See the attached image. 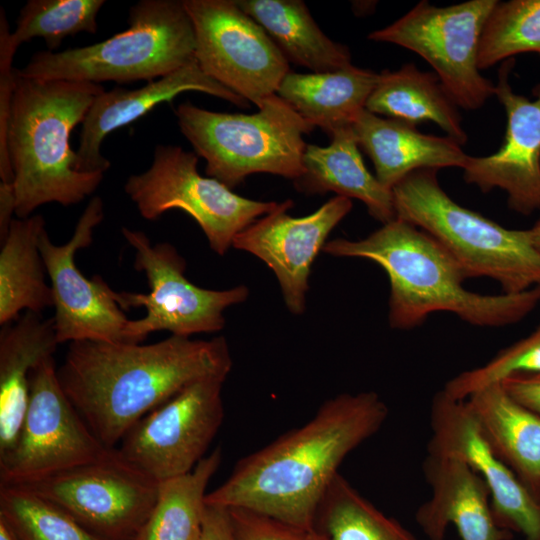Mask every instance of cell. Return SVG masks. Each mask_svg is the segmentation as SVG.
Here are the masks:
<instances>
[{
    "mask_svg": "<svg viewBox=\"0 0 540 540\" xmlns=\"http://www.w3.org/2000/svg\"><path fill=\"white\" fill-rule=\"evenodd\" d=\"M325 253L378 264L390 284L388 322L409 330L435 312H450L479 327L515 324L540 304V285L516 294L467 290L461 268L429 234L398 218L359 240L326 242Z\"/></svg>",
    "mask_w": 540,
    "mask_h": 540,
    "instance_id": "cell-3",
    "label": "cell"
},
{
    "mask_svg": "<svg viewBox=\"0 0 540 540\" xmlns=\"http://www.w3.org/2000/svg\"><path fill=\"white\" fill-rule=\"evenodd\" d=\"M530 231L533 243L540 252V219L530 228Z\"/></svg>",
    "mask_w": 540,
    "mask_h": 540,
    "instance_id": "cell-40",
    "label": "cell"
},
{
    "mask_svg": "<svg viewBox=\"0 0 540 540\" xmlns=\"http://www.w3.org/2000/svg\"><path fill=\"white\" fill-rule=\"evenodd\" d=\"M104 0H28L19 11L11 39L16 48L33 38H42L49 51L75 34H95L97 15Z\"/></svg>",
    "mask_w": 540,
    "mask_h": 540,
    "instance_id": "cell-33",
    "label": "cell"
},
{
    "mask_svg": "<svg viewBox=\"0 0 540 540\" xmlns=\"http://www.w3.org/2000/svg\"><path fill=\"white\" fill-rule=\"evenodd\" d=\"M62 389L54 356L30 375L29 402L14 448L0 459V485H20L108 456Z\"/></svg>",
    "mask_w": 540,
    "mask_h": 540,
    "instance_id": "cell-12",
    "label": "cell"
},
{
    "mask_svg": "<svg viewBox=\"0 0 540 540\" xmlns=\"http://www.w3.org/2000/svg\"><path fill=\"white\" fill-rule=\"evenodd\" d=\"M388 413L374 391L330 398L305 424L240 459L207 493L206 504L246 509L310 531L343 460L381 429Z\"/></svg>",
    "mask_w": 540,
    "mask_h": 540,
    "instance_id": "cell-1",
    "label": "cell"
},
{
    "mask_svg": "<svg viewBox=\"0 0 540 540\" xmlns=\"http://www.w3.org/2000/svg\"><path fill=\"white\" fill-rule=\"evenodd\" d=\"M326 147L307 145L303 174L294 181L305 194L334 192L360 200L383 224L396 219L392 190L386 189L365 166L352 127L340 129Z\"/></svg>",
    "mask_w": 540,
    "mask_h": 540,
    "instance_id": "cell-24",
    "label": "cell"
},
{
    "mask_svg": "<svg viewBox=\"0 0 540 540\" xmlns=\"http://www.w3.org/2000/svg\"><path fill=\"white\" fill-rule=\"evenodd\" d=\"M11 486L49 501L104 540H137L159 482L115 448L103 459Z\"/></svg>",
    "mask_w": 540,
    "mask_h": 540,
    "instance_id": "cell-11",
    "label": "cell"
},
{
    "mask_svg": "<svg viewBox=\"0 0 540 540\" xmlns=\"http://www.w3.org/2000/svg\"><path fill=\"white\" fill-rule=\"evenodd\" d=\"M513 65V58L502 63L494 93L506 112L504 141L491 155H468L462 170L467 183L485 193L499 188L513 211L531 215L540 209V84L533 100L515 93Z\"/></svg>",
    "mask_w": 540,
    "mask_h": 540,
    "instance_id": "cell-18",
    "label": "cell"
},
{
    "mask_svg": "<svg viewBox=\"0 0 540 540\" xmlns=\"http://www.w3.org/2000/svg\"><path fill=\"white\" fill-rule=\"evenodd\" d=\"M222 456L218 446L190 472L159 482L156 503L137 540H198L207 507L206 489Z\"/></svg>",
    "mask_w": 540,
    "mask_h": 540,
    "instance_id": "cell-29",
    "label": "cell"
},
{
    "mask_svg": "<svg viewBox=\"0 0 540 540\" xmlns=\"http://www.w3.org/2000/svg\"><path fill=\"white\" fill-rule=\"evenodd\" d=\"M59 342L53 318L25 311L0 331V459L15 446L27 410L30 375L54 356Z\"/></svg>",
    "mask_w": 540,
    "mask_h": 540,
    "instance_id": "cell-22",
    "label": "cell"
},
{
    "mask_svg": "<svg viewBox=\"0 0 540 540\" xmlns=\"http://www.w3.org/2000/svg\"><path fill=\"white\" fill-rule=\"evenodd\" d=\"M428 454L464 461L487 484L497 525L519 533L523 540H540L538 500L491 450L464 400L442 389L432 398Z\"/></svg>",
    "mask_w": 540,
    "mask_h": 540,
    "instance_id": "cell-16",
    "label": "cell"
},
{
    "mask_svg": "<svg viewBox=\"0 0 540 540\" xmlns=\"http://www.w3.org/2000/svg\"><path fill=\"white\" fill-rule=\"evenodd\" d=\"M365 109L414 126L431 121L459 144L467 141L458 106L436 74L420 71L412 63L379 73Z\"/></svg>",
    "mask_w": 540,
    "mask_h": 540,
    "instance_id": "cell-26",
    "label": "cell"
},
{
    "mask_svg": "<svg viewBox=\"0 0 540 540\" xmlns=\"http://www.w3.org/2000/svg\"><path fill=\"white\" fill-rule=\"evenodd\" d=\"M227 510L235 540H306L308 531L246 509Z\"/></svg>",
    "mask_w": 540,
    "mask_h": 540,
    "instance_id": "cell-36",
    "label": "cell"
},
{
    "mask_svg": "<svg viewBox=\"0 0 540 540\" xmlns=\"http://www.w3.org/2000/svg\"><path fill=\"white\" fill-rule=\"evenodd\" d=\"M378 79L379 73L354 65L323 73L290 71L276 94L303 119L331 136L352 127Z\"/></svg>",
    "mask_w": 540,
    "mask_h": 540,
    "instance_id": "cell-25",
    "label": "cell"
},
{
    "mask_svg": "<svg viewBox=\"0 0 540 540\" xmlns=\"http://www.w3.org/2000/svg\"><path fill=\"white\" fill-rule=\"evenodd\" d=\"M104 91L101 84L29 78L16 69L7 149L17 218L51 202L76 205L98 188L104 173L77 170L70 136Z\"/></svg>",
    "mask_w": 540,
    "mask_h": 540,
    "instance_id": "cell-4",
    "label": "cell"
},
{
    "mask_svg": "<svg viewBox=\"0 0 540 540\" xmlns=\"http://www.w3.org/2000/svg\"><path fill=\"white\" fill-rule=\"evenodd\" d=\"M0 520L16 540H104L49 501L0 485Z\"/></svg>",
    "mask_w": 540,
    "mask_h": 540,
    "instance_id": "cell-32",
    "label": "cell"
},
{
    "mask_svg": "<svg viewBox=\"0 0 540 540\" xmlns=\"http://www.w3.org/2000/svg\"><path fill=\"white\" fill-rule=\"evenodd\" d=\"M306 540H329V539L324 533L314 528L307 532Z\"/></svg>",
    "mask_w": 540,
    "mask_h": 540,
    "instance_id": "cell-42",
    "label": "cell"
},
{
    "mask_svg": "<svg viewBox=\"0 0 540 540\" xmlns=\"http://www.w3.org/2000/svg\"><path fill=\"white\" fill-rule=\"evenodd\" d=\"M188 91L206 93L240 107L249 105L247 100L208 77L196 60L140 88L129 90L115 87L104 91L95 98L82 122L76 151L77 170L82 173H105L111 164L101 153V145L108 134Z\"/></svg>",
    "mask_w": 540,
    "mask_h": 540,
    "instance_id": "cell-19",
    "label": "cell"
},
{
    "mask_svg": "<svg viewBox=\"0 0 540 540\" xmlns=\"http://www.w3.org/2000/svg\"><path fill=\"white\" fill-rule=\"evenodd\" d=\"M175 114L194 153L206 161L208 177L230 189L255 173L293 182L303 174V136L315 127L277 94L253 114L214 112L191 102L179 104Z\"/></svg>",
    "mask_w": 540,
    "mask_h": 540,
    "instance_id": "cell-7",
    "label": "cell"
},
{
    "mask_svg": "<svg viewBox=\"0 0 540 540\" xmlns=\"http://www.w3.org/2000/svg\"><path fill=\"white\" fill-rule=\"evenodd\" d=\"M517 373L540 374V324L527 337L500 350L484 365L451 378L443 390L453 399L466 400L480 389Z\"/></svg>",
    "mask_w": 540,
    "mask_h": 540,
    "instance_id": "cell-34",
    "label": "cell"
},
{
    "mask_svg": "<svg viewBox=\"0 0 540 540\" xmlns=\"http://www.w3.org/2000/svg\"><path fill=\"white\" fill-rule=\"evenodd\" d=\"M104 204L94 196L79 217L65 244H54L44 229L39 249L53 295L56 337L61 343L81 340L126 342L129 319L101 276L87 278L75 263L78 250L91 245L96 227L103 221Z\"/></svg>",
    "mask_w": 540,
    "mask_h": 540,
    "instance_id": "cell-15",
    "label": "cell"
},
{
    "mask_svg": "<svg viewBox=\"0 0 540 540\" xmlns=\"http://www.w3.org/2000/svg\"><path fill=\"white\" fill-rule=\"evenodd\" d=\"M232 365L223 336L170 335L151 344L81 340L69 343L57 376L94 435L116 448L153 409L199 380H226Z\"/></svg>",
    "mask_w": 540,
    "mask_h": 540,
    "instance_id": "cell-2",
    "label": "cell"
},
{
    "mask_svg": "<svg viewBox=\"0 0 540 540\" xmlns=\"http://www.w3.org/2000/svg\"><path fill=\"white\" fill-rule=\"evenodd\" d=\"M319 522L329 540H417L400 522L366 499L340 473L318 509ZM315 526V525H314Z\"/></svg>",
    "mask_w": 540,
    "mask_h": 540,
    "instance_id": "cell-30",
    "label": "cell"
},
{
    "mask_svg": "<svg viewBox=\"0 0 540 540\" xmlns=\"http://www.w3.org/2000/svg\"><path fill=\"white\" fill-rule=\"evenodd\" d=\"M198 540H235L226 508L207 505Z\"/></svg>",
    "mask_w": 540,
    "mask_h": 540,
    "instance_id": "cell-38",
    "label": "cell"
},
{
    "mask_svg": "<svg viewBox=\"0 0 540 540\" xmlns=\"http://www.w3.org/2000/svg\"><path fill=\"white\" fill-rule=\"evenodd\" d=\"M0 540H16L2 520H0Z\"/></svg>",
    "mask_w": 540,
    "mask_h": 540,
    "instance_id": "cell-41",
    "label": "cell"
},
{
    "mask_svg": "<svg viewBox=\"0 0 540 540\" xmlns=\"http://www.w3.org/2000/svg\"><path fill=\"white\" fill-rule=\"evenodd\" d=\"M45 228L41 215L13 219L0 250V324L18 319L20 312L41 314L53 306L50 284L39 249ZM47 274V273H46Z\"/></svg>",
    "mask_w": 540,
    "mask_h": 540,
    "instance_id": "cell-28",
    "label": "cell"
},
{
    "mask_svg": "<svg viewBox=\"0 0 540 540\" xmlns=\"http://www.w3.org/2000/svg\"><path fill=\"white\" fill-rule=\"evenodd\" d=\"M224 382L199 380L153 409L122 438L121 456L158 482L193 470L223 423Z\"/></svg>",
    "mask_w": 540,
    "mask_h": 540,
    "instance_id": "cell-14",
    "label": "cell"
},
{
    "mask_svg": "<svg viewBox=\"0 0 540 540\" xmlns=\"http://www.w3.org/2000/svg\"><path fill=\"white\" fill-rule=\"evenodd\" d=\"M500 383L513 399L540 415V374L517 373Z\"/></svg>",
    "mask_w": 540,
    "mask_h": 540,
    "instance_id": "cell-37",
    "label": "cell"
},
{
    "mask_svg": "<svg viewBox=\"0 0 540 540\" xmlns=\"http://www.w3.org/2000/svg\"><path fill=\"white\" fill-rule=\"evenodd\" d=\"M15 214V194L12 183L0 182V242L10 228Z\"/></svg>",
    "mask_w": 540,
    "mask_h": 540,
    "instance_id": "cell-39",
    "label": "cell"
},
{
    "mask_svg": "<svg viewBox=\"0 0 540 540\" xmlns=\"http://www.w3.org/2000/svg\"><path fill=\"white\" fill-rule=\"evenodd\" d=\"M121 232L135 249L134 268L145 273L150 288L148 294L115 293L123 310L144 307L146 311L140 319H129L126 342L142 343L151 333L162 330L182 337L218 332L225 326V310L248 298L245 285L211 290L191 283L184 275L186 262L173 245L153 244L144 232L127 227Z\"/></svg>",
    "mask_w": 540,
    "mask_h": 540,
    "instance_id": "cell-9",
    "label": "cell"
},
{
    "mask_svg": "<svg viewBox=\"0 0 540 540\" xmlns=\"http://www.w3.org/2000/svg\"><path fill=\"white\" fill-rule=\"evenodd\" d=\"M359 147L369 156L378 181L392 190L420 169L463 168L468 154L446 136L424 134L409 123L364 109L352 125Z\"/></svg>",
    "mask_w": 540,
    "mask_h": 540,
    "instance_id": "cell-21",
    "label": "cell"
},
{
    "mask_svg": "<svg viewBox=\"0 0 540 540\" xmlns=\"http://www.w3.org/2000/svg\"><path fill=\"white\" fill-rule=\"evenodd\" d=\"M437 171H414L393 187L396 218L434 238L466 279H493L507 294L539 286L540 252L530 228H506L461 206L443 190Z\"/></svg>",
    "mask_w": 540,
    "mask_h": 540,
    "instance_id": "cell-5",
    "label": "cell"
},
{
    "mask_svg": "<svg viewBox=\"0 0 540 540\" xmlns=\"http://www.w3.org/2000/svg\"><path fill=\"white\" fill-rule=\"evenodd\" d=\"M422 470L431 497L418 507L415 521L429 540H444L450 525L461 540H505L506 531L495 521L489 488L468 464L427 454Z\"/></svg>",
    "mask_w": 540,
    "mask_h": 540,
    "instance_id": "cell-20",
    "label": "cell"
},
{
    "mask_svg": "<svg viewBox=\"0 0 540 540\" xmlns=\"http://www.w3.org/2000/svg\"><path fill=\"white\" fill-rule=\"evenodd\" d=\"M292 200L281 202L236 235L232 247L263 261L275 274L287 309L295 315L305 311L312 264L338 223L351 211L352 201L335 196L313 213L292 217Z\"/></svg>",
    "mask_w": 540,
    "mask_h": 540,
    "instance_id": "cell-17",
    "label": "cell"
},
{
    "mask_svg": "<svg viewBox=\"0 0 540 540\" xmlns=\"http://www.w3.org/2000/svg\"><path fill=\"white\" fill-rule=\"evenodd\" d=\"M197 164L194 152L175 145H157L150 167L129 176L124 191L147 220H155L171 209L184 211L200 226L210 248L224 255L238 233L276 210L281 202L238 195L217 179L200 175Z\"/></svg>",
    "mask_w": 540,
    "mask_h": 540,
    "instance_id": "cell-8",
    "label": "cell"
},
{
    "mask_svg": "<svg viewBox=\"0 0 540 540\" xmlns=\"http://www.w3.org/2000/svg\"><path fill=\"white\" fill-rule=\"evenodd\" d=\"M11 32L6 13L0 7V182L4 183L13 181L7 134L16 80V69L12 64L18 48L12 42Z\"/></svg>",
    "mask_w": 540,
    "mask_h": 540,
    "instance_id": "cell-35",
    "label": "cell"
},
{
    "mask_svg": "<svg viewBox=\"0 0 540 540\" xmlns=\"http://www.w3.org/2000/svg\"><path fill=\"white\" fill-rule=\"evenodd\" d=\"M522 53L540 56V0L498 1L481 35L478 67L488 69Z\"/></svg>",
    "mask_w": 540,
    "mask_h": 540,
    "instance_id": "cell-31",
    "label": "cell"
},
{
    "mask_svg": "<svg viewBox=\"0 0 540 540\" xmlns=\"http://www.w3.org/2000/svg\"><path fill=\"white\" fill-rule=\"evenodd\" d=\"M464 401L493 453L540 500V415L513 399L500 382Z\"/></svg>",
    "mask_w": 540,
    "mask_h": 540,
    "instance_id": "cell-23",
    "label": "cell"
},
{
    "mask_svg": "<svg viewBox=\"0 0 540 540\" xmlns=\"http://www.w3.org/2000/svg\"><path fill=\"white\" fill-rule=\"evenodd\" d=\"M128 28L110 38L60 52L39 51L19 74L29 78L118 84L152 81L195 60V33L183 1L141 0Z\"/></svg>",
    "mask_w": 540,
    "mask_h": 540,
    "instance_id": "cell-6",
    "label": "cell"
},
{
    "mask_svg": "<svg viewBox=\"0 0 540 540\" xmlns=\"http://www.w3.org/2000/svg\"><path fill=\"white\" fill-rule=\"evenodd\" d=\"M271 37L287 60L312 72H332L349 65L351 54L326 36L300 0H235Z\"/></svg>",
    "mask_w": 540,
    "mask_h": 540,
    "instance_id": "cell-27",
    "label": "cell"
},
{
    "mask_svg": "<svg viewBox=\"0 0 540 540\" xmlns=\"http://www.w3.org/2000/svg\"><path fill=\"white\" fill-rule=\"evenodd\" d=\"M497 0H469L438 7L423 0L368 39L401 46L418 54L434 69L458 107L477 110L494 96L495 85L478 67L485 23Z\"/></svg>",
    "mask_w": 540,
    "mask_h": 540,
    "instance_id": "cell-10",
    "label": "cell"
},
{
    "mask_svg": "<svg viewBox=\"0 0 540 540\" xmlns=\"http://www.w3.org/2000/svg\"><path fill=\"white\" fill-rule=\"evenodd\" d=\"M194 27L195 60L211 79L258 108L290 72L268 33L232 0H183Z\"/></svg>",
    "mask_w": 540,
    "mask_h": 540,
    "instance_id": "cell-13",
    "label": "cell"
}]
</instances>
